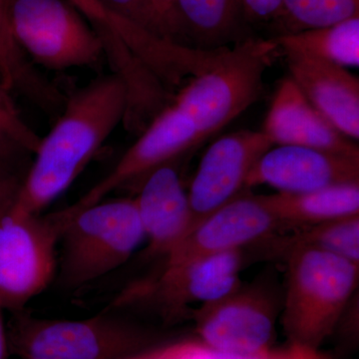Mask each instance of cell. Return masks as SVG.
Here are the masks:
<instances>
[{
  "instance_id": "6da1fadb",
  "label": "cell",
  "mask_w": 359,
  "mask_h": 359,
  "mask_svg": "<svg viewBox=\"0 0 359 359\" xmlns=\"http://www.w3.org/2000/svg\"><path fill=\"white\" fill-rule=\"evenodd\" d=\"M128 105L127 85L114 72L67 95L53 127L40 139L11 209L22 215L42 214L76 181L124 123Z\"/></svg>"
},
{
  "instance_id": "7a4b0ae2",
  "label": "cell",
  "mask_w": 359,
  "mask_h": 359,
  "mask_svg": "<svg viewBox=\"0 0 359 359\" xmlns=\"http://www.w3.org/2000/svg\"><path fill=\"white\" fill-rule=\"evenodd\" d=\"M285 259L283 330L290 344L318 351L353 299L359 264L314 249L292 250Z\"/></svg>"
},
{
  "instance_id": "3957f363",
  "label": "cell",
  "mask_w": 359,
  "mask_h": 359,
  "mask_svg": "<svg viewBox=\"0 0 359 359\" xmlns=\"http://www.w3.org/2000/svg\"><path fill=\"white\" fill-rule=\"evenodd\" d=\"M63 219L56 278L76 290L129 261L145 241L134 197L104 199L80 210H60Z\"/></svg>"
},
{
  "instance_id": "277c9868",
  "label": "cell",
  "mask_w": 359,
  "mask_h": 359,
  "mask_svg": "<svg viewBox=\"0 0 359 359\" xmlns=\"http://www.w3.org/2000/svg\"><path fill=\"white\" fill-rule=\"evenodd\" d=\"M278 53L273 39L247 37L233 48L224 46L172 102L190 117L205 140L261 98L264 72Z\"/></svg>"
},
{
  "instance_id": "5b68a950",
  "label": "cell",
  "mask_w": 359,
  "mask_h": 359,
  "mask_svg": "<svg viewBox=\"0 0 359 359\" xmlns=\"http://www.w3.org/2000/svg\"><path fill=\"white\" fill-rule=\"evenodd\" d=\"M13 313L9 351L20 359H125L154 346L152 332L113 311L84 320Z\"/></svg>"
},
{
  "instance_id": "8992f818",
  "label": "cell",
  "mask_w": 359,
  "mask_h": 359,
  "mask_svg": "<svg viewBox=\"0 0 359 359\" xmlns=\"http://www.w3.org/2000/svg\"><path fill=\"white\" fill-rule=\"evenodd\" d=\"M16 41L37 67L95 68L106 59L102 37L67 0H8Z\"/></svg>"
},
{
  "instance_id": "52a82bcc",
  "label": "cell",
  "mask_w": 359,
  "mask_h": 359,
  "mask_svg": "<svg viewBox=\"0 0 359 359\" xmlns=\"http://www.w3.org/2000/svg\"><path fill=\"white\" fill-rule=\"evenodd\" d=\"M14 197L0 202V302L11 313L25 309L56 278L63 228L59 211L14 212Z\"/></svg>"
},
{
  "instance_id": "ba28073f",
  "label": "cell",
  "mask_w": 359,
  "mask_h": 359,
  "mask_svg": "<svg viewBox=\"0 0 359 359\" xmlns=\"http://www.w3.org/2000/svg\"><path fill=\"white\" fill-rule=\"evenodd\" d=\"M283 290L273 275L259 276L191 316L201 341L224 353L255 355L271 351Z\"/></svg>"
},
{
  "instance_id": "9c48e42d",
  "label": "cell",
  "mask_w": 359,
  "mask_h": 359,
  "mask_svg": "<svg viewBox=\"0 0 359 359\" xmlns=\"http://www.w3.org/2000/svg\"><path fill=\"white\" fill-rule=\"evenodd\" d=\"M248 262L247 248L224 250L164 264L154 278L137 283L117 297L113 308L150 306L167 320L192 314L191 304L217 301L240 287Z\"/></svg>"
},
{
  "instance_id": "30bf717a",
  "label": "cell",
  "mask_w": 359,
  "mask_h": 359,
  "mask_svg": "<svg viewBox=\"0 0 359 359\" xmlns=\"http://www.w3.org/2000/svg\"><path fill=\"white\" fill-rule=\"evenodd\" d=\"M201 142L202 139L192 120L171 101L151 120L107 175L68 208L83 209L106 199L120 189H135L156 168L178 161L180 156Z\"/></svg>"
},
{
  "instance_id": "8fae6325",
  "label": "cell",
  "mask_w": 359,
  "mask_h": 359,
  "mask_svg": "<svg viewBox=\"0 0 359 359\" xmlns=\"http://www.w3.org/2000/svg\"><path fill=\"white\" fill-rule=\"evenodd\" d=\"M273 143L263 131L224 135L205 150L188 192L193 228L237 198L250 170Z\"/></svg>"
},
{
  "instance_id": "7c38bea8",
  "label": "cell",
  "mask_w": 359,
  "mask_h": 359,
  "mask_svg": "<svg viewBox=\"0 0 359 359\" xmlns=\"http://www.w3.org/2000/svg\"><path fill=\"white\" fill-rule=\"evenodd\" d=\"M283 231L259 196L241 194L208 217L166 256L164 264L224 250L245 249Z\"/></svg>"
},
{
  "instance_id": "4fadbf2b",
  "label": "cell",
  "mask_w": 359,
  "mask_h": 359,
  "mask_svg": "<svg viewBox=\"0 0 359 359\" xmlns=\"http://www.w3.org/2000/svg\"><path fill=\"white\" fill-rule=\"evenodd\" d=\"M359 183V158L302 146L271 147L252 168L245 189L266 185L302 193L339 184Z\"/></svg>"
},
{
  "instance_id": "5bb4252c",
  "label": "cell",
  "mask_w": 359,
  "mask_h": 359,
  "mask_svg": "<svg viewBox=\"0 0 359 359\" xmlns=\"http://www.w3.org/2000/svg\"><path fill=\"white\" fill-rule=\"evenodd\" d=\"M135 190V203L148 241L146 256L165 257L193 228L188 192L177 161L156 168Z\"/></svg>"
},
{
  "instance_id": "9a60e30c",
  "label": "cell",
  "mask_w": 359,
  "mask_h": 359,
  "mask_svg": "<svg viewBox=\"0 0 359 359\" xmlns=\"http://www.w3.org/2000/svg\"><path fill=\"white\" fill-rule=\"evenodd\" d=\"M262 131L273 146H302L359 158L354 141L340 134L290 77L276 87Z\"/></svg>"
},
{
  "instance_id": "2e32d148",
  "label": "cell",
  "mask_w": 359,
  "mask_h": 359,
  "mask_svg": "<svg viewBox=\"0 0 359 359\" xmlns=\"http://www.w3.org/2000/svg\"><path fill=\"white\" fill-rule=\"evenodd\" d=\"M290 78L311 105L351 141L359 139V80L346 68L302 54L283 53Z\"/></svg>"
},
{
  "instance_id": "e0dca14e",
  "label": "cell",
  "mask_w": 359,
  "mask_h": 359,
  "mask_svg": "<svg viewBox=\"0 0 359 359\" xmlns=\"http://www.w3.org/2000/svg\"><path fill=\"white\" fill-rule=\"evenodd\" d=\"M283 230L359 216V183L339 184L302 193L261 195Z\"/></svg>"
},
{
  "instance_id": "ac0fdd59",
  "label": "cell",
  "mask_w": 359,
  "mask_h": 359,
  "mask_svg": "<svg viewBox=\"0 0 359 359\" xmlns=\"http://www.w3.org/2000/svg\"><path fill=\"white\" fill-rule=\"evenodd\" d=\"M240 0H178L175 40L191 47L228 46L244 27Z\"/></svg>"
},
{
  "instance_id": "d6986e66",
  "label": "cell",
  "mask_w": 359,
  "mask_h": 359,
  "mask_svg": "<svg viewBox=\"0 0 359 359\" xmlns=\"http://www.w3.org/2000/svg\"><path fill=\"white\" fill-rule=\"evenodd\" d=\"M8 0L0 4V84L18 92L40 110L57 101L60 90L28 58L16 41L9 23Z\"/></svg>"
},
{
  "instance_id": "ffe728a7",
  "label": "cell",
  "mask_w": 359,
  "mask_h": 359,
  "mask_svg": "<svg viewBox=\"0 0 359 359\" xmlns=\"http://www.w3.org/2000/svg\"><path fill=\"white\" fill-rule=\"evenodd\" d=\"M290 235H273L263 244V255L285 257L295 249L330 252L359 264V216L292 229Z\"/></svg>"
},
{
  "instance_id": "44dd1931",
  "label": "cell",
  "mask_w": 359,
  "mask_h": 359,
  "mask_svg": "<svg viewBox=\"0 0 359 359\" xmlns=\"http://www.w3.org/2000/svg\"><path fill=\"white\" fill-rule=\"evenodd\" d=\"M273 40L280 53L302 54L344 68L359 66V16Z\"/></svg>"
},
{
  "instance_id": "7402d4cb",
  "label": "cell",
  "mask_w": 359,
  "mask_h": 359,
  "mask_svg": "<svg viewBox=\"0 0 359 359\" xmlns=\"http://www.w3.org/2000/svg\"><path fill=\"white\" fill-rule=\"evenodd\" d=\"M359 16V0H283L276 36L327 27ZM276 37V36H275Z\"/></svg>"
},
{
  "instance_id": "603a6c76",
  "label": "cell",
  "mask_w": 359,
  "mask_h": 359,
  "mask_svg": "<svg viewBox=\"0 0 359 359\" xmlns=\"http://www.w3.org/2000/svg\"><path fill=\"white\" fill-rule=\"evenodd\" d=\"M40 139L21 116L11 92L0 84V167L34 154Z\"/></svg>"
},
{
  "instance_id": "cb8c5ba5",
  "label": "cell",
  "mask_w": 359,
  "mask_h": 359,
  "mask_svg": "<svg viewBox=\"0 0 359 359\" xmlns=\"http://www.w3.org/2000/svg\"><path fill=\"white\" fill-rule=\"evenodd\" d=\"M297 346L290 344L283 351H269L255 355L224 353L201 340H186L166 346H153L125 359H290Z\"/></svg>"
},
{
  "instance_id": "d4e9b609",
  "label": "cell",
  "mask_w": 359,
  "mask_h": 359,
  "mask_svg": "<svg viewBox=\"0 0 359 359\" xmlns=\"http://www.w3.org/2000/svg\"><path fill=\"white\" fill-rule=\"evenodd\" d=\"M178 0H147L144 28L161 39L175 40Z\"/></svg>"
},
{
  "instance_id": "484cf974",
  "label": "cell",
  "mask_w": 359,
  "mask_h": 359,
  "mask_svg": "<svg viewBox=\"0 0 359 359\" xmlns=\"http://www.w3.org/2000/svg\"><path fill=\"white\" fill-rule=\"evenodd\" d=\"M245 25H271L275 29L283 15V0H240Z\"/></svg>"
},
{
  "instance_id": "4316f807",
  "label": "cell",
  "mask_w": 359,
  "mask_h": 359,
  "mask_svg": "<svg viewBox=\"0 0 359 359\" xmlns=\"http://www.w3.org/2000/svg\"><path fill=\"white\" fill-rule=\"evenodd\" d=\"M101 34L109 33L110 13L101 0H67Z\"/></svg>"
},
{
  "instance_id": "83f0119b",
  "label": "cell",
  "mask_w": 359,
  "mask_h": 359,
  "mask_svg": "<svg viewBox=\"0 0 359 359\" xmlns=\"http://www.w3.org/2000/svg\"><path fill=\"white\" fill-rule=\"evenodd\" d=\"M110 13L144 27L147 0H101Z\"/></svg>"
},
{
  "instance_id": "f1b7e54d",
  "label": "cell",
  "mask_w": 359,
  "mask_h": 359,
  "mask_svg": "<svg viewBox=\"0 0 359 359\" xmlns=\"http://www.w3.org/2000/svg\"><path fill=\"white\" fill-rule=\"evenodd\" d=\"M20 181L11 175H0V201L11 197L18 191Z\"/></svg>"
},
{
  "instance_id": "f546056e",
  "label": "cell",
  "mask_w": 359,
  "mask_h": 359,
  "mask_svg": "<svg viewBox=\"0 0 359 359\" xmlns=\"http://www.w3.org/2000/svg\"><path fill=\"white\" fill-rule=\"evenodd\" d=\"M4 308L0 302V359H8L9 344L7 330L4 321Z\"/></svg>"
},
{
  "instance_id": "4dcf8cb0",
  "label": "cell",
  "mask_w": 359,
  "mask_h": 359,
  "mask_svg": "<svg viewBox=\"0 0 359 359\" xmlns=\"http://www.w3.org/2000/svg\"><path fill=\"white\" fill-rule=\"evenodd\" d=\"M290 359H325V356L321 355L318 351L297 346V351Z\"/></svg>"
},
{
  "instance_id": "1f68e13d",
  "label": "cell",
  "mask_w": 359,
  "mask_h": 359,
  "mask_svg": "<svg viewBox=\"0 0 359 359\" xmlns=\"http://www.w3.org/2000/svg\"><path fill=\"white\" fill-rule=\"evenodd\" d=\"M6 1H7V0H0V4H6Z\"/></svg>"
},
{
  "instance_id": "d6a6232c",
  "label": "cell",
  "mask_w": 359,
  "mask_h": 359,
  "mask_svg": "<svg viewBox=\"0 0 359 359\" xmlns=\"http://www.w3.org/2000/svg\"><path fill=\"white\" fill-rule=\"evenodd\" d=\"M1 202H2V201H1Z\"/></svg>"
}]
</instances>
